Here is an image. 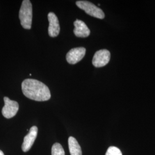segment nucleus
Instances as JSON below:
<instances>
[{"label": "nucleus", "instance_id": "nucleus-5", "mask_svg": "<svg viewBox=\"0 0 155 155\" xmlns=\"http://www.w3.org/2000/svg\"><path fill=\"white\" fill-rule=\"evenodd\" d=\"M110 59V53L108 50L104 49L97 51L93 59V64L95 67L106 66Z\"/></svg>", "mask_w": 155, "mask_h": 155}, {"label": "nucleus", "instance_id": "nucleus-12", "mask_svg": "<svg viewBox=\"0 0 155 155\" xmlns=\"http://www.w3.org/2000/svg\"><path fill=\"white\" fill-rule=\"evenodd\" d=\"M105 155H122L121 151L116 147H110L106 153Z\"/></svg>", "mask_w": 155, "mask_h": 155}, {"label": "nucleus", "instance_id": "nucleus-13", "mask_svg": "<svg viewBox=\"0 0 155 155\" xmlns=\"http://www.w3.org/2000/svg\"><path fill=\"white\" fill-rule=\"evenodd\" d=\"M0 155H4L3 152L2 150H0Z\"/></svg>", "mask_w": 155, "mask_h": 155}, {"label": "nucleus", "instance_id": "nucleus-3", "mask_svg": "<svg viewBox=\"0 0 155 155\" xmlns=\"http://www.w3.org/2000/svg\"><path fill=\"white\" fill-rule=\"evenodd\" d=\"M76 5L91 16L100 19L105 18V14L103 11L94 4L87 1H78Z\"/></svg>", "mask_w": 155, "mask_h": 155}, {"label": "nucleus", "instance_id": "nucleus-6", "mask_svg": "<svg viewBox=\"0 0 155 155\" xmlns=\"http://www.w3.org/2000/svg\"><path fill=\"white\" fill-rule=\"evenodd\" d=\"M86 54V48L84 47L74 48L67 54L66 60L71 64H75L81 61Z\"/></svg>", "mask_w": 155, "mask_h": 155}, {"label": "nucleus", "instance_id": "nucleus-7", "mask_svg": "<svg viewBox=\"0 0 155 155\" xmlns=\"http://www.w3.org/2000/svg\"><path fill=\"white\" fill-rule=\"evenodd\" d=\"M38 133V128L36 126H33L29 130L28 134H27L24 139L22 144V151L24 152H28L31 148L32 146L36 139Z\"/></svg>", "mask_w": 155, "mask_h": 155}, {"label": "nucleus", "instance_id": "nucleus-10", "mask_svg": "<svg viewBox=\"0 0 155 155\" xmlns=\"http://www.w3.org/2000/svg\"><path fill=\"white\" fill-rule=\"evenodd\" d=\"M69 150L71 155H82V150L81 146L78 143L77 140L73 137H70L68 140Z\"/></svg>", "mask_w": 155, "mask_h": 155}, {"label": "nucleus", "instance_id": "nucleus-2", "mask_svg": "<svg viewBox=\"0 0 155 155\" xmlns=\"http://www.w3.org/2000/svg\"><path fill=\"white\" fill-rule=\"evenodd\" d=\"M19 18L22 27L25 29H30L32 21V5L30 1H22L20 12Z\"/></svg>", "mask_w": 155, "mask_h": 155}, {"label": "nucleus", "instance_id": "nucleus-11", "mask_svg": "<svg viewBox=\"0 0 155 155\" xmlns=\"http://www.w3.org/2000/svg\"><path fill=\"white\" fill-rule=\"evenodd\" d=\"M52 155H65L64 150L59 143H55L52 147Z\"/></svg>", "mask_w": 155, "mask_h": 155}, {"label": "nucleus", "instance_id": "nucleus-4", "mask_svg": "<svg viewBox=\"0 0 155 155\" xmlns=\"http://www.w3.org/2000/svg\"><path fill=\"white\" fill-rule=\"evenodd\" d=\"M5 105L2 109V114L6 118H11L16 115L19 109L18 104L16 101L10 100L8 97H4Z\"/></svg>", "mask_w": 155, "mask_h": 155}, {"label": "nucleus", "instance_id": "nucleus-9", "mask_svg": "<svg viewBox=\"0 0 155 155\" xmlns=\"http://www.w3.org/2000/svg\"><path fill=\"white\" fill-rule=\"evenodd\" d=\"M74 25L75 28L74 29V33L78 38H87L90 34V31L86 24L83 21L80 20H76Z\"/></svg>", "mask_w": 155, "mask_h": 155}, {"label": "nucleus", "instance_id": "nucleus-1", "mask_svg": "<svg viewBox=\"0 0 155 155\" xmlns=\"http://www.w3.org/2000/svg\"><path fill=\"white\" fill-rule=\"evenodd\" d=\"M24 95L30 100L46 101L51 98L49 88L43 82L33 79H27L21 84Z\"/></svg>", "mask_w": 155, "mask_h": 155}, {"label": "nucleus", "instance_id": "nucleus-8", "mask_svg": "<svg viewBox=\"0 0 155 155\" xmlns=\"http://www.w3.org/2000/svg\"><path fill=\"white\" fill-rule=\"evenodd\" d=\"M48 19L49 21L48 35L52 38L58 36L61 29L58 17L54 13L50 12L48 15Z\"/></svg>", "mask_w": 155, "mask_h": 155}]
</instances>
